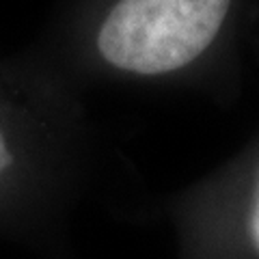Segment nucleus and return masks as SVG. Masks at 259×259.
<instances>
[{"mask_svg": "<svg viewBox=\"0 0 259 259\" xmlns=\"http://www.w3.org/2000/svg\"><path fill=\"white\" fill-rule=\"evenodd\" d=\"M84 149L76 91L32 61H0V209L76 188Z\"/></svg>", "mask_w": 259, "mask_h": 259, "instance_id": "nucleus-2", "label": "nucleus"}, {"mask_svg": "<svg viewBox=\"0 0 259 259\" xmlns=\"http://www.w3.org/2000/svg\"><path fill=\"white\" fill-rule=\"evenodd\" d=\"M246 229L250 244L259 255V166L255 171L253 184H250V197H248V207H246Z\"/></svg>", "mask_w": 259, "mask_h": 259, "instance_id": "nucleus-3", "label": "nucleus"}, {"mask_svg": "<svg viewBox=\"0 0 259 259\" xmlns=\"http://www.w3.org/2000/svg\"><path fill=\"white\" fill-rule=\"evenodd\" d=\"M233 0H104L74 9L59 54L35 59L74 91V80L160 82L194 67L216 46Z\"/></svg>", "mask_w": 259, "mask_h": 259, "instance_id": "nucleus-1", "label": "nucleus"}]
</instances>
